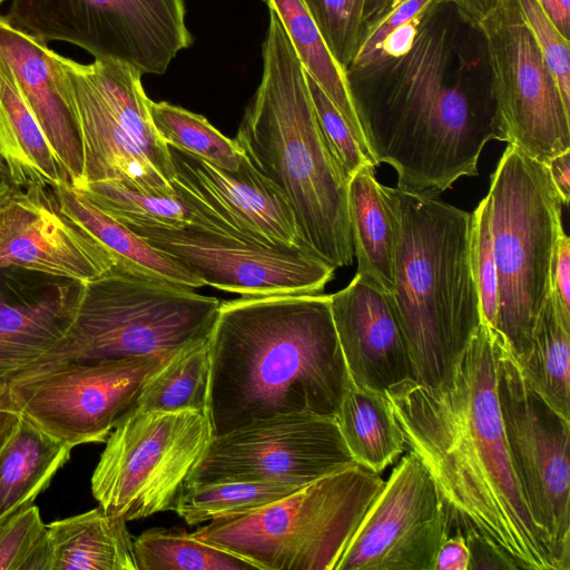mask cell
<instances>
[{"instance_id":"6da1fadb","label":"cell","mask_w":570,"mask_h":570,"mask_svg":"<svg viewBox=\"0 0 570 570\" xmlns=\"http://www.w3.org/2000/svg\"><path fill=\"white\" fill-rule=\"evenodd\" d=\"M350 91L377 164L397 188L439 196L478 176L491 140L507 142L484 33L453 3L438 0L399 55L346 69Z\"/></svg>"},{"instance_id":"7a4b0ae2","label":"cell","mask_w":570,"mask_h":570,"mask_svg":"<svg viewBox=\"0 0 570 570\" xmlns=\"http://www.w3.org/2000/svg\"><path fill=\"white\" fill-rule=\"evenodd\" d=\"M495 328L481 322L450 386L407 379L385 391L405 448L425 466L450 534L475 533L519 569L558 570L514 474L497 394Z\"/></svg>"},{"instance_id":"3957f363","label":"cell","mask_w":570,"mask_h":570,"mask_svg":"<svg viewBox=\"0 0 570 570\" xmlns=\"http://www.w3.org/2000/svg\"><path fill=\"white\" fill-rule=\"evenodd\" d=\"M208 345L213 436L281 414L335 417L353 384L330 295L223 302Z\"/></svg>"},{"instance_id":"277c9868","label":"cell","mask_w":570,"mask_h":570,"mask_svg":"<svg viewBox=\"0 0 570 570\" xmlns=\"http://www.w3.org/2000/svg\"><path fill=\"white\" fill-rule=\"evenodd\" d=\"M263 72L235 141L286 197L303 245L333 267L353 263L348 179L322 137L307 75L273 8Z\"/></svg>"},{"instance_id":"5b68a950","label":"cell","mask_w":570,"mask_h":570,"mask_svg":"<svg viewBox=\"0 0 570 570\" xmlns=\"http://www.w3.org/2000/svg\"><path fill=\"white\" fill-rule=\"evenodd\" d=\"M401 232L391 299L401 325L413 380L450 386L481 322L470 261L471 213L395 187Z\"/></svg>"},{"instance_id":"8992f818","label":"cell","mask_w":570,"mask_h":570,"mask_svg":"<svg viewBox=\"0 0 570 570\" xmlns=\"http://www.w3.org/2000/svg\"><path fill=\"white\" fill-rule=\"evenodd\" d=\"M220 303L190 287L114 266L82 284L66 334L22 375L65 362L175 353L209 337Z\"/></svg>"},{"instance_id":"52a82bcc","label":"cell","mask_w":570,"mask_h":570,"mask_svg":"<svg viewBox=\"0 0 570 570\" xmlns=\"http://www.w3.org/2000/svg\"><path fill=\"white\" fill-rule=\"evenodd\" d=\"M384 483L356 463L254 511L209 521L191 534L258 570H335Z\"/></svg>"},{"instance_id":"ba28073f","label":"cell","mask_w":570,"mask_h":570,"mask_svg":"<svg viewBox=\"0 0 570 570\" xmlns=\"http://www.w3.org/2000/svg\"><path fill=\"white\" fill-rule=\"evenodd\" d=\"M50 58L81 146V180L72 187L117 181L144 194L175 196L169 147L151 121L141 75L120 62L81 63L52 49Z\"/></svg>"},{"instance_id":"9c48e42d","label":"cell","mask_w":570,"mask_h":570,"mask_svg":"<svg viewBox=\"0 0 570 570\" xmlns=\"http://www.w3.org/2000/svg\"><path fill=\"white\" fill-rule=\"evenodd\" d=\"M488 196L498 278L495 330L519 356L549 295L562 204L548 167L511 144L491 176Z\"/></svg>"},{"instance_id":"30bf717a","label":"cell","mask_w":570,"mask_h":570,"mask_svg":"<svg viewBox=\"0 0 570 570\" xmlns=\"http://www.w3.org/2000/svg\"><path fill=\"white\" fill-rule=\"evenodd\" d=\"M212 438L206 413L135 407L106 440L92 495L126 521L173 510Z\"/></svg>"},{"instance_id":"8fae6325","label":"cell","mask_w":570,"mask_h":570,"mask_svg":"<svg viewBox=\"0 0 570 570\" xmlns=\"http://www.w3.org/2000/svg\"><path fill=\"white\" fill-rule=\"evenodd\" d=\"M3 16L46 43L75 45L141 76L165 73L193 45L184 0H11Z\"/></svg>"},{"instance_id":"7c38bea8","label":"cell","mask_w":570,"mask_h":570,"mask_svg":"<svg viewBox=\"0 0 570 570\" xmlns=\"http://www.w3.org/2000/svg\"><path fill=\"white\" fill-rule=\"evenodd\" d=\"M497 394L511 464L558 570H570V420L528 380L495 330Z\"/></svg>"},{"instance_id":"4fadbf2b","label":"cell","mask_w":570,"mask_h":570,"mask_svg":"<svg viewBox=\"0 0 570 570\" xmlns=\"http://www.w3.org/2000/svg\"><path fill=\"white\" fill-rule=\"evenodd\" d=\"M175 353L58 363L8 386L20 413L55 439L72 448L106 442L135 409L145 382Z\"/></svg>"},{"instance_id":"5bb4252c","label":"cell","mask_w":570,"mask_h":570,"mask_svg":"<svg viewBox=\"0 0 570 570\" xmlns=\"http://www.w3.org/2000/svg\"><path fill=\"white\" fill-rule=\"evenodd\" d=\"M479 26L507 142L544 165L570 150V109L515 0H500Z\"/></svg>"},{"instance_id":"9a60e30c","label":"cell","mask_w":570,"mask_h":570,"mask_svg":"<svg viewBox=\"0 0 570 570\" xmlns=\"http://www.w3.org/2000/svg\"><path fill=\"white\" fill-rule=\"evenodd\" d=\"M353 464L335 417L281 414L213 436L186 485L242 480L303 487Z\"/></svg>"},{"instance_id":"2e32d148","label":"cell","mask_w":570,"mask_h":570,"mask_svg":"<svg viewBox=\"0 0 570 570\" xmlns=\"http://www.w3.org/2000/svg\"><path fill=\"white\" fill-rule=\"evenodd\" d=\"M126 226L205 285L242 296L318 294L336 269L305 248L262 246L194 225Z\"/></svg>"},{"instance_id":"e0dca14e","label":"cell","mask_w":570,"mask_h":570,"mask_svg":"<svg viewBox=\"0 0 570 570\" xmlns=\"http://www.w3.org/2000/svg\"><path fill=\"white\" fill-rule=\"evenodd\" d=\"M450 535L436 485L412 453L402 456L335 570H434Z\"/></svg>"},{"instance_id":"ac0fdd59","label":"cell","mask_w":570,"mask_h":570,"mask_svg":"<svg viewBox=\"0 0 570 570\" xmlns=\"http://www.w3.org/2000/svg\"><path fill=\"white\" fill-rule=\"evenodd\" d=\"M169 151L171 186L191 210L194 226L262 246L306 249L286 197L245 155L239 168L228 171L176 148Z\"/></svg>"},{"instance_id":"d6986e66","label":"cell","mask_w":570,"mask_h":570,"mask_svg":"<svg viewBox=\"0 0 570 570\" xmlns=\"http://www.w3.org/2000/svg\"><path fill=\"white\" fill-rule=\"evenodd\" d=\"M115 266L110 254L59 207L52 189H11L0 210V267L78 283Z\"/></svg>"},{"instance_id":"ffe728a7","label":"cell","mask_w":570,"mask_h":570,"mask_svg":"<svg viewBox=\"0 0 570 570\" xmlns=\"http://www.w3.org/2000/svg\"><path fill=\"white\" fill-rule=\"evenodd\" d=\"M82 284L0 267V386L30 371L58 345Z\"/></svg>"},{"instance_id":"44dd1931","label":"cell","mask_w":570,"mask_h":570,"mask_svg":"<svg viewBox=\"0 0 570 570\" xmlns=\"http://www.w3.org/2000/svg\"><path fill=\"white\" fill-rule=\"evenodd\" d=\"M391 293L356 273L343 289L330 295L331 311L354 386L385 393L413 379L406 342Z\"/></svg>"},{"instance_id":"7402d4cb","label":"cell","mask_w":570,"mask_h":570,"mask_svg":"<svg viewBox=\"0 0 570 570\" xmlns=\"http://www.w3.org/2000/svg\"><path fill=\"white\" fill-rule=\"evenodd\" d=\"M0 57L11 68L71 186H77L82 174L80 140L55 72L48 43L12 26L0 14Z\"/></svg>"},{"instance_id":"603a6c76","label":"cell","mask_w":570,"mask_h":570,"mask_svg":"<svg viewBox=\"0 0 570 570\" xmlns=\"http://www.w3.org/2000/svg\"><path fill=\"white\" fill-rule=\"evenodd\" d=\"M65 183L71 184L68 174L0 57V187L51 189Z\"/></svg>"},{"instance_id":"cb8c5ba5","label":"cell","mask_w":570,"mask_h":570,"mask_svg":"<svg viewBox=\"0 0 570 570\" xmlns=\"http://www.w3.org/2000/svg\"><path fill=\"white\" fill-rule=\"evenodd\" d=\"M347 198L356 273L392 293L401 232L395 187L379 183L370 164L350 179Z\"/></svg>"},{"instance_id":"d4e9b609","label":"cell","mask_w":570,"mask_h":570,"mask_svg":"<svg viewBox=\"0 0 570 570\" xmlns=\"http://www.w3.org/2000/svg\"><path fill=\"white\" fill-rule=\"evenodd\" d=\"M126 522L99 505L47 524L36 570H137Z\"/></svg>"},{"instance_id":"484cf974","label":"cell","mask_w":570,"mask_h":570,"mask_svg":"<svg viewBox=\"0 0 570 570\" xmlns=\"http://www.w3.org/2000/svg\"><path fill=\"white\" fill-rule=\"evenodd\" d=\"M51 189L62 213L110 254L117 268L190 288L205 286L199 277L102 212L71 184L65 183Z\"/></svg>"},{"instance_id":"4316f807","label":"cell","mask_w":570,"mask_h":570,"mask_svg":"<svg viewBox=\"0 0 570 570\" xmlns=\"http://www.w3.org/2000/svg\"><path fill=\"white\" fill-rule=\"evenodd\" d=\"M72 449L21 414L0 450V520L33 504L67 463Z\"/></svg>"},{"instance_id":"83f0119b","label":"cell","mask_w":570,"mask_h":570,"mask_svg":"<svg viewBox=\"0 0 570 570\" xmlns=\"http://www.w3.org/2000/svg\"><path fill=\"white\" fill-rule=\"evenodd\" d=\"M274 9L306 73L340 111L368 160L376 167L350 91L346 70L328 48L306 0H264Z\"/></svg>"},{"instance_id":"f1b7e54d","label":"cell","mask_w":570,"mask_h":570,"mask_svg":"<svg viewBox=\"0 0 570 570\" xmlns=\"http://www.w3.org/2000/svg\"><path fill=\"white\" fill-rule=\"evenodd\" d=\"M335 419L355 462L379 474L406 450L385 393L362 390L352 384Z\"/></svg>"},{"instance_id":"f546056e","label":"cell","mask_w":570,"mask_h":570,"mask_svg":"<svg viewBox=\"0 0 570 570\" xmlns=\"http://www.w3.org/2000/svg\"><path fill=\"white\" fill-rule=\"evenodd\" d=\"M515 358L547 402L570 420V331L558 318L549 295L528 348Z\"/></svg>"},{"instance_id":"4dcf8cb0","label":"cell","mask_w":570,"mask_h":570,"mask_svg":"<svg viewBox=\"0 0 570 570\" xmlns=\"http://www.w3.org/2000/svg\"><path fill=\"white\" fill-rule=\"evenodd\" d=\"M209 373L208 338L187 345L145 382L135 407L207 414Z\"/></svg>"},{"instance_id":"1f68e13d","label":"cell","mask_w":570,"mask_h":570,"mask_svg":"<svg viewBox=\"0 0 570 570\" xmlns=\"http://www.w3.org/2000/svg\"><path fill=\"white\" fill-rule=\"evenodd\" d=\"M137 570H248L257 567L181 528H153L134 540ZM258 570V569H257Z\"/></svg>"},{"instance_id":"d6a6232c","label":"cell","mask_w":570,"mask_h":570,"mask_svg":"<svg viewBox=\"0 0 570 570\" xmlns=\"http://www.w3.org/2000/svg\"><path fill=\"white\" fill-rule=\"evenodd\" d=\"M302 487L271 482L228 480L186 485L173 510L189 525L238 515L277 501Z\"/></svg>"},{"instance_id":"836d02e7","label":"cell","mask_w":570,"mask_h":570,"mask_svg":"<svg viewBox=\"0 0 570 570\" xmlns=\"http://www.w3.org/2000/svg\"><path fill=\"white\" fill-rule=\"evenodd\" d=\"M154 127L168 146L194 155L212 165L236 171L244 153L235 139L216 129L204 116L166 101H149Z\"/></svg>"},{"instance_id":"e575fe53","label":"cell","mask_w":570,"mask_h":570,"mask_svg":"<svg viewBox=\"0 0 570 570\" xmlns=\"http://www.w3.org/2000/svg\"><path fill=\"white\" fill-rule=\"evenodd\" d=\"M75 189L125 225L184 228L194 223L191 210L176 194L173 197L148 195L117 181H92Z\"/></svg>"},{"instance_id":"d590c367","label":"cell","mask_w":570,"mask_h":570,"mask_svg":"<svg viewBox=\"0 0 570 570\" xmlns=\"http://www.w3.org/2000/svg\"><path fill=\"white\" fill-rule=\"evenodd\" d=\"M470 261L478 286L482 322L497 327L498 278L487 195L471 213Z\"/></svg>"},{"instance_id":"8d00e7d4","label":"cell","mask_w":570,"mask_h":570,"mask_svg":"<svg viewBox=\"0 0 570 570\" xmlns=\"http://www.w3.org/2000/svg\"><path fill=\"white\" fill-rule=\"evenodd\" d=\"M47 524L31 504L0 520V570H36Z\"/></svg>"},{"instance_id":"74e56055","label":"cell","mask_w":570,"mask_h":570,"mask_svg":"<svg viewBox=\"0 0 570 570\" xmlns=\"http://www.w3.org/2000/svg\"><path fill=\"white\" fill-rule=\"evenodd\" d=\"M332 53L346 70L363 28L364 0H306Z\"/></svg>"},{"instance_id":"f35d334b","label":"cell","mask_w":570,"mask_h":570,"mask_svg":"<svg viewBox=\"0 0 570 570\" xmlns=\"http://www.w3.org/2000/svg\"><path fill=\"white\" fill-rule=\"evenodd\" d=\"M307 82L325 145L343 175L350 180L363 166L373 164L363 153L340 111L308 75Z\"/></svg>"},{"instance_id":"ab89813d","label":"cell","mask_w":570,"mask_h":570,"mask_svg":"<svg viewBox=\"0 0 570 570\" xmlns=\"http://www.w3.org/2000/svg\"><path fill=\"white\" fill-rule=\"evenodd\" d=\"M515 2L556 78L566 107L570 109V40L560 33L537 0Z\"/></svg>"},{"instance_id":"60d3db41","label":"cell","mask_w":570,"mask_h":570,"mask_svg":"<svg viewBox=\"0 0 570 570\" xmlns=\"http://www.w3.org/2000/svg\"><path fill=\"white\" fill-rule=\"evenodd\" d=\"M436 1L395 0L380 16L363 26L355 55L346 69L370 62L389 38L405 27L419 23Z\"/></svg>"},{"instance_id":"b9f144b4","label":"cell","mask_w":570,"mask_h":570,"mask_svg":"<svg viewBox=\"0 0 570 570\" xmlns=\"http://www.w3.org/2000/svg\"><path fill=\"white\" fill-rule=\"evenodd\" d=\"M549 296L561 324L570 331V239L563 229L553 249Z\"/></svg>"},{"instance_id":"7bdbcfd3","label":"cell","mask_w":570,"mask_h":570,"mask_svg":"<svg viewBox=\"0 0 570 570\" xmlns=\"http://www.w3.org/2000/svg\"><path fill=\"white\" fill-rule=\"evenodd\" d=\"M469 549L468 570L505 569L518 570V566L507 554L488 540L475 533L464 534Z\"/></svg>"},{"instance_id":"ee69618b","label":"cell","mask_w":570,"mask_h":570,"mask_svg":"<svg viewBox=\"0 0 570 570\" xmlns=\"http://www.w3.org/2000/svg\"><path fill=\"white\" fill-rule=\"evenodd\" d=\"M469 549L461 532L450 534L441 544L434 563V570H468Z\"/></svg>"},{"instance_id":"f6af8a7d","label":"cell","mask_w":570,"mask_h":570,"mask_svg":"<svg viewBox=\"0 0 570 570\" xmlns=\"http://www.w3.org/2000/svg\"><path fill=\"white\" fill-rule=\"evenodd\" d=\"M546 166L562 206H568L570 200V150L553 157Z\"/></svg>"},{"instance_id":"bcb514c9","label":"cell","mask_w":570,"mask_h":570,"mask_svg":"<svg viewBox=\"0 0 570 570\" xmlns=\"http://www.w3.org/2000/svg\"><path fill=\"white\" fill-rule=\"evenodd\" d=\"M21 413L16 406L9 386H0V450L14 432Z\"/></svg>"},{"instance_id":"7dc6e473","label":"cell","mask_w":570,"mask_h":570,"mask_svg":"<svg viewBox=\"0 0 570 570\" xmlns=\"http://www.w3.org/2000/svg\"><path fill=\"white\" fill-rule=\"evenodd\" d=\"M560 33L570 40V0H537Z\"/></svg>"},{"instance_id":"c3c4849f","label":"cell","mask_w":570,"mask_h":570,"mask_svg":"<svg viewBox=\"0 0 570 570\" xmlns=\"http://www.w3.org/2000/svg\"><path fill=\"white\" fill-rule=\"evenodd\" d=\"M453 3L464 16L480 23L499 4L500 0H446Z\"/></svg>"},{"instance_id":"681fc988","label":"cell","mask_w":570,"mask_h":570,"mask_svg":"<svg viewBox=\"0 0 570 570\" xmlns=\"http://www.w3.org/2000/svg\"><path fill=\"white\" fill-rule=\"evenodd\" d=\"M395 0H364L363 6V26L380 16Z\"/></svg>"},{"instance_id":"f907efd6","label":"cell","mask_w":570,"mask_h":570,"mask_svg":"<svg viewBox=\"0 0 570 570\" xmlns=\"http://www.w3.org/2000/svg\"><path fill=\"white\" fill-rule=\"evenodd\" d=\"M10 188L9 187H0V210L10 193Z\"/></svg>"},{"instance_id":"816d5d0a","label":"cell","mask_w":570,"mask_h":570,"mask_svg":"<svg viewBox=\"0 0 570 570\" xmlns=\"http://www.w3.org/2000/svg\"><path fill=\"white\" fill-rule=\"evenodd\" d=\"M6 0H0V6Z\"/></svg>"}]
</instances>
